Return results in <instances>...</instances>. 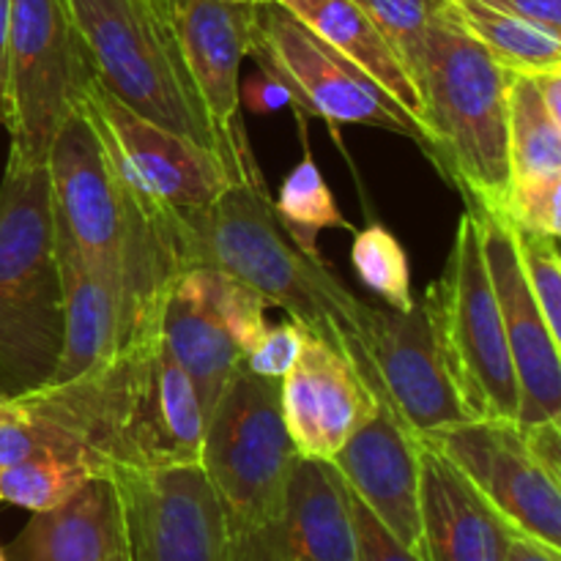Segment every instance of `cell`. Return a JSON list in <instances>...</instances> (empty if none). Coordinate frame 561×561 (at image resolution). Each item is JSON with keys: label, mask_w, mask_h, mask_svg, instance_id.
Returning a JSON list of instances; mask_svg holds the SVG:
<instances>
[{"label": "cell", "mask_w": 561, "mask_h": 561, "mask_svg": "<svg viewBox=\"0 0 561 561\" xmlns=\"http://www.w3.org/2000/svg\"><path fill=\"white\" fill-rule=\"evenodd\" d=\"M175 266L214 268L279 307L307 334L332 345L370 387L373 305L356 299L327 261H312L290 241L274 214L263 179L230 184L211 206L168 211L159 222Z\"/></svg>", "instance_id": "1"}, {"label": "cell", "mask_w": 561, "mask_h": 561, "mask_svg": "<svg viewBox=\"0 0 561 561\" xmlns=\"http://www.w3.org/2000/svg\"><path fill=\"white\" fill-rule=\"evenodd\" d=\"M16 398L75 433L102 471L201 463L206 411L159 334L121 351L91 376Z\"/></svg>", "instance_id": "2"}, {"label": "cell", "mask_w": 561, "mask_h": 561, "mask_svg": "<svg viewBox=\"0 0 561 561\" xmlns=\"http://www.w3.org/2000/svg\"><path fill=\"white\" fill-rule=\"evenodd\" d=\"M414 82L431 162L466 203L507 214L510 69L471 36L455 5L427 27Z\"/></svg>", "instance_id": "3"}, {"label": "cell", "mask_w": 561, "mask_h": 561, "mask_svg": "<svg viewBox=\"0 0 561 561\" xmlns=\"http://www.w3.org/2000/svg\"><path fill=\"white\" fill-rule=\"evenodd\" d=\"M60 334L64 288L47 164L9 159L0 181V394L44 387Z\"/></svg>", "instance_id": "4"}, {"label": "cell", "mask_w": 561, "mask_h": 561, "mask_svg": "<svg viewBox=\"0 0 561 561\" xmlns=\"http://www.w3.org/2000/svg\"><path fill=\"white\" fill-rule=\"evenodd\" d=\"M296 455L279 411V381L239 367L208 409L201 449L233 561H274Z\"/></svg>", "instance_id": "5"}, {"label": "cell", "mask_w": 561, "mask_h": 561, "mask_svg": "<svg viewBox=\"0 0 561 561\" xmlns=\"http://www.w3.org/2000/svg\"><path fill=\"white\" fill-rule=\"evenodd\" d=\"M66 5L99 85L142 118L217 153L239 184L173 27L142 0H66Z\"/></svg>", "instance_id": "6"}, {"label": "cell", "mask_w": 561, "mask_h": 561, "mask_svg": "<svg viewBox=\"0 0 561 561\" xmlns=\"http://www.w3.org/2000/svg\"><path fill=\"white\" fill-rule=\"evenodd\" d=\"M438 345L469 420L518 422V381L482 255L480 228L460 217L442 277L425 290Z\"/></svg>", "instance_id": "7"}, {"label": "cell", "mask_w": 561, "mask_h": 561, "mask_svg": "<svg viewBox=\"0 0 561 561\" xmlns=\"http://www.w3.org/2000/svg\"><path fill=\"white\" fill-rule=\"evenodd\" d=\"M247 55L257 60V71L288 91L290 104L305 115H316L334 126L359 124L387 129L414 140L427 159H433L425 126L367 71L329 47L277 0L255 5Z\"/></svg>", "instance_id": "8"}, {"label": "cell", "mask_w": 561, "mask_h": 561, "mask_svg": "<svg viewBox=\"0 0 561 561\" xmlns=\"http://www.w3.org/2000/svg\"><path fill=\"white\" fill-rule=\"evenodd\" d=\"M44 164L55 236L124 274L131 252L157 239L159 225L121 184L80 102L55 131Z\"/></svg>", "instance_id": "9"}, {"label": "cell", "mask_w": 561, "mask_h": 561, "mask_svg": "<svg viewBox=\"0 0 561 561\" xmlns=\"http://www.w3.org/2000/svg\"><path fill=\"white\" fill-rule=\"evenodd\" d=\"M77 102L91 118L121 184L151 219L168 211H197L211 206L230 184H236L217 153L137 115L104 91L91 71Z\"/></svg>", "instance_id": "10"}, {"label": "cell", "mask_w": 561, "mask_h": 561, "mask_svg": "<svg viewBox=\"0 0 561 561\" xmlns=\"http://www.w3.org/2000/svg\"><path fill=\"white\" fill-rule=\"evenodd\" d=\"M88 60L66 0H11L9 159L44 164L55 131L75 107Z\"/></svg>", "instance_id": "11"}, {"label": "cell", "mask_w": 561, "mask_h": 561, "mask_svg": "<svg viewBox=\"0 0 561 561\" xmlns=\"http://www.w3.org/2000/svg\"><path fill=\"white\" fill-rule=\"evenodd\" d=\"M420 442L442 453L515 535L561 551V482L537 463L518 422L466 420Z\"/></svg>", "instance_id": "12"}, {"label": "cell", "mask_w": 561, "mask_h": 561, "mask_svg": "<svg viewBox=\"0 0 561 561\" xmlns=\"http://www.w3.org/2000/svg\"><path fill=\"white\" fill-rule=\"evenodd\" d=\"M104 471L118 488L129 561H233L222 507L201 463Z\"/></svg>", "instance_id": "13"}, {"label": "cell", "mask_w": 561, "mask_h": 561, "mask_svg": "<svg viewBox=\"0 0 561 561\" xmlns=\"http://www.w3.org/2000/svg\"><path fill=\"white\" fill-rule=\"evenodd\" d=\"M367 359V389L416 438L469 420L449 378L425 296L411 310L373 307Z\"/></svg>", "instance_id": "14"}, {"label": "cell", "mask_w": 561, "mask_h": 561, "mask_svg": "<svg viewBox=\"0 0 561 561\" xmlns=\"http://www.w3.org/2000/svg\"><path fill=\"white\" fill-rule=\"evenodd\" d=\"M480 228L488 277L496 294L518 381V425L561 420V340L553 337L520 268L513 228L504 211L466 203Z\"/></svg>", "instance_id": "15"}, {"label": "cell", "mask_w": 561, "mask_h": 561, "mask_svg": "<svg viewBox=\"0 0 561 561\" xmlns=\"http://www.w3.org/2000/svg\"><path fill=\"white\" fill-rule=\"evenodd\" d=\"M170 25L239 179H263L247 142L239 99L241 60L250 53L255 5L241 0H173Z\"/></svg>", "instance_id": "16"}, {"label": "cell", "mask_w": 561, "mask_h": 561, "mask_svg": "<svg viewBox=\"0 0 561 561\" xmlns=\"http://www.w3.org/2000/svg\"><path fill=\"white\" fill-rule=\"evenodd\" d=\"M60 288H64V334L53 376L44 387H60L102 370L121 351L159 334L146 327L131 305L118 268L102 266L77 247L55 236Z\"/></svg>", "instance_id": "17"}, {"label": "cell", "mask_w": 561, "mask_h": 561, "mask_svg": "<svg viewBox=\"0 0 561 561\" xmlns=\"http://www.w3.org/2000/svg\"><path fill=\"white\" fill-rule=\"evenodd\" d=\"M378 409L354 367L323 340L307 337L296 365L279 378V411L299 455L332 460Z\"/></svg>", "instance_id": "18"}, {"label": "cell", "mask_w": 561, "mask_h": 561, "mask_svg": "<svg viewBox=\"0 0 561 561\" xmlns=\"http://www.w3.org/2000/svg\"><path fill=\"white\" fill-rule=\"evenodd\" d=\"M329 463L345 488L411 551H420V438L383 403Z\"/></svg>", "instance_id": "19"}, {"label": "cell", "mask_w": 561, "mask_h": 561, "mask_svg": "<svg viewBox=\"0 0 561 561\" xmlns=\"http://www.w3.org/2000/svg\"><path fill=\"white\" fill-rule=\"evenodd\" d=\"M420 520L422 561H507L513 529L442 453L422 442Z\"/></svg>", "instance_id": "20"}, {"label": "cell", "mask_w": 561, "mask_h": 561, "mask_svg": "<svg viewBox=\"0 0 561 561\" xmlns=\"http://www.w3.org/2000/svg\"><path fill=\"white\" fill-rule=\"evenodd\" d=\"M3 553L5 561H129L113 477L99 471L58 507L33 513Z\"/></svg>", "instance_id": "21"}, {"label": "cell", "mask_w": 561, "mask_h": 561, "mask_svg": "<svg viewBox=\"0 0 561 561\" xmlns=\"http://www.w3.org/2000/svg\"><path fill=\"white\" fill-rule=\"evenodd\" d=\"M274 561H356L348 488L329 460L290 463Z\"/></svg>", "instance_id": "22"}, {"label": "cell", "mask_w": 561, "mask_h": 561, "mask_svg": "<svg viewBox=\"0 0 561 561\" xmlns=\"http://www.w3.org/2000/svg\"><path fill=\"white\" fill-rule=\"evenodd\" d=\"M159 337L181 370L192 378L203 411L214 405L225 383L241 367V348L197 290L190 268L175 274L159 316Z\"/></svg>", "instance_id": "23"}, {"label": "cell", "mask_w": 561, "mask_h": 561, "mask_svg": "<svg viewBox=\"0 0 561 561\" xmlns=\"http://www.w3.org/2000/svg\"><path fill=\"white\" fill-rule=\"evenodd\" d=\"M318 38L359 66L422 124V99L403 60L354 0H277ZM425 126V124H422Z\"/></svg>", "instance_id": "24"}, {"label": "cell", "mask_w": 561, "mask_h": 561, "mask_svg": "<svg viewBox=\"0 0 561 561\" xmlns=\"http://www.w3.org/2000/svg\"><path fill=\"white\" fill-rule=\"evenodd\" d=\"M510 190L561 181V121L548 113L535 75L510 71L507 82Z\"/></svg>", "instance_id": "25"}, {"label": "cell", "mask_w": 561, "mask_h": 561, "mask_svg": "<svg viewBox=\"0 0 561 561\" xmlns=\"http://www.w3.org/2000/svg\"><path fill=\"white\" fill-rule=\"evenodd\" d=\"M471 36L510 71L546 75L561 69V36L520 16L504 14L482 0H453Z\"/></svg>", "instance_id": "26"}, {"label": "cell", "mask_w": 561, "mask_h": 561, "mask_svg": "<svg viewBox=\"0 0 561 561\" xmlns=\"http://www.w3.org/2000/svg\"><path fill=\"white\" fill-rule=\"evenodd\" d=\"M272 203L285 233L312 261H323L321 250H318V233L321 230L343 228L356 233L354 225L340 214L332 190H329L321 168L312 159L310 148L296 162V168L290 170L288 179L279 186L277 201Z\"/></svg>", "instance_id": "27"}, {"label": "cell", "mask_w": 561, "mask_h": 561, "mask_svg": "<svg viewBox=\"0 0 561 561\" xmlns=\"http://www.w3.org/2000/svg\"><path fill=\"white\" fill-rule=\"evenodd\" d=\"M93 474L99 471L82 460L36 455L0 469V502L14 504L27 513H44L80 491L82 482Z\"/></svg>", "instance_id": "28"}, {"label": "cell", "mask_w": 561, "mask_h": 561, "mask_svg": "<svg viewBox=\"0 0 561 561\" xmlns=\"http://www.w3.org/2000/svg\"><path fill=\"white\" fill-rule=\"evenodd\" d=\"M36 455L82 460V463H91L93 469L102 471L75 433L66 431L49 416L33 411L20 398H9L0 409V469L36 458Z\"/></svg>", "instance_id": "29"}, {"label": "cell", "mask_w": 561, "mask_h": 561, "mask_svg": "<svg viewBox=\"0 0 561 561\" xmlns=\"http://www.w3.org/2000/svg\"><path fill=\"white\" fill-rule=\"evenodd\" d=\"M351 263L362 285L381 296L392 310H411L414 307V290H411V266L409 255L394 239L392 230L383 225H367L356 230L354 247H351Z\"/></svg>", "instance_id": "30"}, {"label": "cell", "mask_w": 561, "mask_h": 561, "mask_svg": "<svg viewBox=\"0 0 561 561\" xmlns=\"http://www.w3.org/2000/svg\"><path fill=\"white\" fill-rule=\"evenodd\" d=\"M354 3L370 16L373 25L392 44L405 71L414 80L427 27L453 5V0H354Z\"/></svg>", "instance_id": "31"}, {"label": "cell", "mask_w": 561, "mask_h": 561, "mask_svg": "<svg viewBox=\"0 0 561 561\" xmlns=\"http://www.w3.org/2000/svg\"><path fill=\"white\" fill-rule=\"evenodd\" d=\"M190 272L197 290L203 294V299H206L208 307L217 312L219 321L230 329V334H233L236 343H239L241 354H244V351L261 337L263 329L268 327V305L255 294V290L247 288L239 279L228 277V274L201 266L190 268Z\"/></svg>", "instance_id": "32"}, {"label": "cell", "mask_w": 561, "mask_h": 561, "mask_svg": "<svg viewBox=\"0 0 561 561\" xmlns=\"http://www.w3.org/2000/svg\"><path fill=\"white\" fill-rule=\"evenodd\" d=\"M510 228H513L515 250H518V261L531 296H535L553 337L561 340V257L557 236L520 228L515 222H510Z\"/></svg>", "instance_id": "33"}, {"label": "cell", "mask_w": 561, "mask_h": 561, "mask_svg": "<svg viewBox=\"0 0 561 561\" xmlns=\"http://www.w3.org/2000/svg\"><path fill=\"white\" fill-rule=\"evenodd\" d=\"M307 337H310L307 329L294 321L277 323V327H266L261 337H257L244 354H241V367L250 370L252 376L279 381V378L296 365Z\"/></svg>", "instance_id": "34"}, {"label": "cell", "mask_w": 561, "mask_h": 561, "mask_svg": "<svg viewBox=\"0 0 561 561\" xmlns=\"http://www.w3.org/2000/svg\"><path fill=\"white\" fill-rule=\"evenodd\" d=\"M348 504L356 535V561H422L420 551L403 546L351 491Z\"/></svg>", "instance_id": "35"}, {"label": "cell", "mask_w": 561, "mask_h": 561, "mask_svg": "<svg viewBox=\"0 0 561 561\" xmlns=\"http://www.w3.org/2000/svg\"><path fill=\"white\" fill-rule=\"evenodd\" d=\"M518 427L529 453L537 458V463H540L553 480L561 482V420Z\"/></svg>", "instance_id": "36"}, {"label": "cell", "mask_w": 561, "mask_h": 561, "mask_svg": "<svg viewBox=\"0 0 561 561\" xmlns=\"http://www.w3.org/2000/svg\"><path fill=\"white\" fill-rule=\"evenodd\" d=\"M239 99H241V107H250L252 113L257 115L277 113V110H283L285 104H290L288 91H285L277 80L263 75V71H257V75H252L250 80L241 82Z\"/></svg>", "instance_id": "37"}, {"label": "cell", "mask_w": 561, "mask_h": 561, "mask_svg": "<svg viewBox=\"0 0 561 561\" xmlns=\"http://www.w3.org/2000/svg\"><path fill=\"white\" fill-rule=\"evenodd\" d=\"M504 14L520 16L561 36V0H482Z\"/></svg>", "instance_id": "38"}, {"label": "cell", "mask_w": 561, "mask_h": 561, "mask_svg": "<svg viewBox=\"0 0 561 561\" xmlns=\"http://www.w3.org/2000/svg\"><path fill=\"white\" fill-rule=\"evenodd\" d=\"M9 33H11V0H0V126L9 113Z\"/></svg>", "instance_id": "39"}, {"label": "cell", "mask_w": 561, "mask_h": 561, "mask_svg": "<svg viewBox=\"0 0 561 561\" xmlns=\"http://www.w3.org/2000/svg\"><path fill=\"white\" fill-rule=\"evenodd\" d=\"M507 561H561V551L513 531V540H510L507 548Z\"/></svg>", "instance_id": "40"}, {"label": "cell", "mask_w": 561, "mask_h": 561, "mask_svg": "<svg viewBox=\"0 0 561 561\" xmlns=\"http://www.w3.org/2000/svg\"><path fill=\"white\" fill-rule=\"evenodd\" d=\"M142 3L148 5V9L153 11V14L159 16L162 22H168L170 25V14H173V0H142ZM173 27V25H170Z\"/></svg>", "instance_id": "41"}, {"label": "cell", "mask_w": 561, "mask_h": 561, "mask_svg": "<svg viewBox=\"0 0 561 561\" xmlns=\"http://www.w3.org/2000/svg\"><path fill=\"white\" fill-rule=\"evenodd\" d=\"M241 3H252V5H257V3H266V0H241Z\"/></svg>", "instance_id": "42"}, {"label": "cell", "mask_w": 561, "mask_h": 561, "mask_svg": "<svg viewBox=\"0 0 561 561\" xmlns=\"http://www.w3.org/2000/svg\"><path fill=\"white\" fill-rule=\"evenodd\" d=\"M5 400H9V398H5V394H0V409H3V405H5Z\"/></svg>", "instance_id": "43"}, {"label": "cell", "mask_w": 561, "mask_h": 561, "mask_svg": "<svg viewBox=\"0 0 561 561\" xmlns=\"http://www.w3.org/2000/svg\"><path fill=\"white\" fill-rule=\"evenodd\" d=\"M0 561H5V553H3V548H0Z\"/></svg>", "instance_id": "44"}]
</instances>
